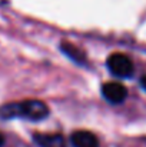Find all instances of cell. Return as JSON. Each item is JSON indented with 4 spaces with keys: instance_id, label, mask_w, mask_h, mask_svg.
<instances>
[{
    "instance_id": "6da1fadb",
    "label": "cell",
    "mask_w": 146,
    "mask_h": 147,
    "mask_svg": "<svg viewBox=\"0 0 146 147\" xmlns=\"http://www.w3.org/2000/svg\"><path fill=\"white\" fill-rule=\"evenodd\" d=\"M49 107L40 100H26L22 103H10L0 107V117L16 119L23 117L26 120L37 121L48 117Z\"/></svg>"
},
{
    "instance_id": "7a4b0ae2",
    "label": "cell",
    "mask_w": 146,
    "mask_h": 147,
    "mask_svg": "<svg viewBox=\"0 0 146 147\" xmlns=\"http://www.w3.org/2000/svg\"><path fill=\"white\" fill-rule=\"evenodd\" d=\"M107 69L110 70L112 74H115L117 77H122V79L130 77L135 71L132 60L126 54H122V53H113V54L109 56Z\"/></svg>"
},
{
    "instance_id": "3957f363",
    "label": "cell",
    "mask_w": 146,
    "mask_h": 147,
    "mask_svg": "<svg viewBox=\"0 0 146 147\" xmlns=\"http://www.w3.org/2000/svg\"><path fill=\"white\" fill-rule=\"evenodd\" d=\"M102 94L109 103L119 104L126 98L128 90L123 84H120L117 82H109V83H105L102 86Z\"/></svg>"
},
{
    "instance_id": "277c9868",
    "label": "cell",
    "mask_w": 146,
    "mask_h": 147,
    "mask_svg": "<svg viewBox=\"0 0 146 147\" xmlns=\"http://www.w3.org/2000/svg\"><path fill=\"white\" fill-rule=\"evenodd\" d=\"M70 142L73 147H99L97 137L88 130H79L75 131L70 137Z\"/></svg>"
},
{
    "instance_id": "5b68a950",
    "label": "cell",
    "mask_w": 146,
    "mask_h": 147,
    "mask_svg": "<svg viewBox=\"0 0 146 147\" xmlns=\"http://www.w3.org/2000/svg\"><path fill=\"white\" fill-rule=\"evenodd\" d=\"M35 142L40 147H66V140L62 134H35Z\"/></svg>"
},
{
    "instance_id": "8992f818",
    "label": "cell",
    "mask_w": 146,
    "mask_h": 147,
    "mask_svg": "<svg viewBox=\"0 0 146 147\" xmlns=\"http://www.w3.org/2000/svg\"><path fill=\"white\" fill-rule=\"evenodd\" d=\"M60 49L63 50V53H65L67 57H70L75 63H79V64H83V63H85V53L79 49V47L73 46L72 43L63 42L62 46H60Z\"/></svg>"
},
{
    "instance_id": "52a82bcc",
    "label": "cell",
    "mask_w": 146,
    "mask_h": 147,
    "mask_svg": "<svg viewBox=\"0 0 146 147\" xmlns=\"http://www.w3.org/2000/svg\"><path fill=\"white\" fill-rule=\"evenodd\" d=\"M141 84H142V87L146 90V76H143L142 77V80H141Z\"/></svg>"
},
{
    "instance_id": "ba28073f",
    "label": "cell",
    "mask_w": 146,
    "mask_h": 147,
    "mask_svg": "<svg viewBox=\"0 0 146 147\" xmlns=\"http://www.w3.org/2000/svg\"><path fill=\"white\" fill-rule=\"evenodd\" d=\"M3 144H4V137H3V134L0 133V147L3 146Z\"/></svg>"
}]
</instances>
